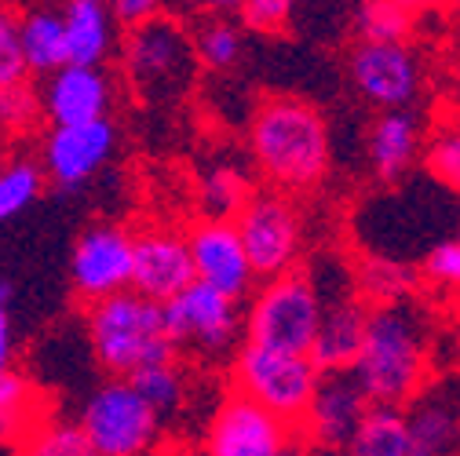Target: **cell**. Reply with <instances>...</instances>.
<instances>
[{
	"label": "cell",
	"instance_id": "cell-1",
	"mask_svg": "<svg viewBox=\"0 0 460 456\" xmlns=\"http://www.w3.org/2000/svg\"><path fill=\"white\" fill-rule=\"evenodd\" d=\"M431 362L435 321L431 307L417 293L369 307L351 373L373 406H406L417 398L431 383Z\"/></svg>",
	"mask_w": 460,
	"mask_h": 456
},
{
	"label": "cell",
	"instance_id": "cell-2",
	"mask_svg": "<svg viewBox=\"0 0 460 456\" xmlns=\"http://www.w3.org/2000/svg\"><path fill=\"white\" fill-rule=\"evenodd\" d=\"M249 161L274 190L293 197L318 190L332 168L325 113L300 95H267L249 121Z\"/></svg>",
	"mask_w": 460,
	"mask_h": 456
},
{
	"label": "cell",
	"instance_id": "cell-3",
	"mask_svg": "<svg viewBox=\"0 0 460 456\" xmlns=\"http://www.w3.org/2000/svg\"><path fill=\"white\" fill-rule=\"evenodd\" d=\"M113 59L121 70V88L143 110H172L198 88L201 66L190 26L172 12L125 26Z\"/></svg>",
	"mask_w": 460,
	"mask_h": 456
},
{
	"label": "cell",
	"instance_id": "cell-4",
	"mask_svg": "<svg viewBox=\"0 0 460 456\" xmlns=\"http://www.w3.org/2000/svg\"><path fill=\"white\" fill-rule=\"evenodd\" d=\"M84 336L95 365L106 376H132L143 365L176 355L161 318V303L136 289L84 303Z\"/></svg>",
	"mask_w": 460,
	"mask_h": 456
},
{
	"label": "cell",
	"instance_id": "cell-5",
	"mask_svg": "<svg viewBox=\"0 0 460 456\" xmlns=\"http://www.w3.org/2000/svg\"><path fill=\"white\" fill-rule=\"evenodd\" d=\"M161 318L176 355L205 365H226L245 336V303L205 281H190L187 289L168 296L161 303Z\"/></svg>",
	"mask_w": 460,
	"mask_h": 456
},
{
	"label": "cell",
	"instance_id": "cell-6",
	"mask_svg": "<svg viewBox=\"0 0 460 456\" xmlns=\"http://www.w3.org/2000/svg\"><path fill=\"white\" fill-rule=\"evenodd\" d=\"M348 81L373 110H420L435 88V70L417 40H355L348 51Z\"/></svg>",
	"mask_w": 460,
	"mask_h": 456
},
{
	"label": "cell",
	"instance_id": "cell-7",
	"mask_svg": "<svg viewBox=\"0 0 460 456\" xmlns=\"http://www.w3.org/2000/svg\"><path fill=\"white\" fill-rule=\"evenodd\" d=\"M95 456H157L164 452V424L128 376H106L77 417Z\"/></svg>",
	"mask_w": 460,
	"mask_h": 456
},
{
	"label": "cell",
	"instance_id": "cell-8",
	"mask_svg": "<svg viewBox=\"0 0 460 456\" xmlns=\"http://www.w3.org/2000/svg\"><path fill=\"white\" fill-rule=\"evenodd\" d=\"M318 314L322 300L314 281L307 277L304 267L263 277L245 300V336L249 344H263L274 351H293V355H311L314 332H318Z\"/></svg>",
	"mask_w": 460,
	"mask_h": 456
},
{
	"label": "cell",
	"instance_id": "cell-9",
	"mask_svg": "<svg viewBox=\"0 0 460 456\" xmlns=\"http://www.w3.org/2000/svg\"><path fill=\"white\" fill-rule=\"evenodd\" d=\"M226 369H230V390L252 398L256 406H263L267 413H274L289 427L300 424L311 394H314L318 373H322L311 362V355L274 351L263 344H249V339L238 344Z\"/></svg>",
	"mask_w": 460,
	"mask_h": 456
},
{
	"label": "cell",
	"instance_id": "cell-10",
	"mask_svg": "<svg viewBox=\"0 0 460 456\" xmlns=\"http://www.w3.org/2000/svg\"><path fill=\"white\" fill-rule=\"evenodd\" d=\"M234 226H238V238L245 245L256 281L304 267L307 226H304L300 197L274 190V187H256L249 201L238 208Z\"/></svg>",
	"mask_w": 460,
	"mask_h": 456
},
{
	"label": "cell",
	"instance_id": "cell-11",
	"mask_svg": "<svg viewBox=\"0 0 460 456\" xmlns=\"http://www.w3.org/2000/svg\"><path fill=\"white\" fill-rule=\"evenodd\" d=\"M113 153H118V125L113 118H99L81 125H48L33 157L44 168L48 187L74 194L106 172Z\"/></svg>",
	"mask_w": 460,
	"mask_h": 456
},
{
	"label": "cell",
	"instance_id": "cell-12",
	"mask_svg": "<svg viewBox=\"0 0 460 456\" xmlns=\"http://www.w3.org/2000/svg\"><path fill=\"white\" fill-rule=\"evenodd\" d=\"M296 438V427L278 420L252 398L226 390L205 420L201 456H278Z\"/></svg>",
	"mask_w": 460,
	"mask_h": 456
},
{
	"label": "cell",
	"instance_id": "cell-13",
	"mask_svg": "<svg viewBox=\"0 0 460 456\" xmlns=\"http://www.w3.org/2000/svg\"><path fill=\"white\" fill-rule=\"evenodd\" d=\"M70 289L81 303L132 289V231L121 223H92L70 249Z\"/></svg>",
	"mask_w": 460,
	"mask_h": 456
},
{
	"label": "cell",
	"instance_id": "cell-14",
	"mask_svg": "<svg viewBox=\"0 0 460 456\" xmlns=\"http://www.w3.org/2000/svg\"><path fill=\"white\" fill-rule=\"evenodd\" d=\"M37 99H40V118L44 125H81L99 121L113 113L118 102V81L110 77L106 66H77L63 63L37 77Z\"/></svg>",
	"mask_w": 460,
	"mask_h": 456
},
{
	"label": "cell",
	"instance_id": "cell-15",
	"mask_svg": "<svg viewBox=\"0 0 460 456\" xmlns=\"http://www.w3.org/2000/svg\"><path fill=\"white\" fill-rule=\"evenodd\" d=\"M369 406L373 402L366 398V390L351 369H322L311 402L296 424V434L307 445L343 449L351 442V434H355V427Z\"/></svg>",
	"mask_w": 460,
	"mask_h": 456
},
{
	"label": "cell",
	"instance_id": "cell-16",
	"mask_svg": "<svg viewBox=\"0 0 460 456\" xmlns=\"http://www.w3.org/2000/svg\"><path fill=\"white\" fill-rule=\"evenodd\" d=\"M187 249L194 263V281L212 285L230 300H249V293L256 289V274L234 219H198L187 231Z\"/></svg>",
	"mask_w": 460,
	"mask_h": 456
},
{
	"label": "cell",
	"instance_id": "cell-17",
	"mask_svg": "<svg viewBox=\"0 0 460 456\" xmlns=\"http://www.w3.org/2000/svg\"><path fill=\"white\" fill-rule=\"evenodd\" d=\"M194 281V263L187 234L172 226H143L132 231V289L164 303Z\"/></svg>",
	"mask_w": 460,
	"mask_h": 456
},
{
	"label": "cell",
	"instance_id": "cell-18",
	"mask_svg": "<svg viewBox=\"0 0 460 456\" xmlns=\"http://www.w3.org/2000/svg\"><path fill=\"white\" fill-rule=\"evenodd\" d=\"M424 113L420 110H376L366 125V168L376 183H402L424 153Z\"/></svg>",
	"mask_w": 460,
	"mask_h": 456
},
{
	"label": "cell",
	"instance_id": "cell-19",
	"mask_svg": "<svg viewBox=\"0 0 460 456\" xmlns=\"http://www.w3.org/2000/svg\"><path fill=\"white\" fill-rule=\"evenodd\" d=\"M410 456H460V380L428 383L406 406Z\"/></svg>",
	"mask_w": 460,
	"mask_h": 456
},
{
	"label": "cell",
	"instance_id": "cell-20",
	"mask_svg": "<svg viewBox=\"0 0 460 456\" xmlns=\"http://www.w3.org/2000/svg\"><path fill=\"white\" fill-rule=\"evenodd\" d=\"M63 33H66V63L106 66L121 44V22L106 0H63Z\"/></svg>",
	"mask_w": 460,
	"mask_h": 456
},
{
	"label": "cell",
	"instance_id": "cell-21",
	"mask_svg": "<svg viewBox=\"0 0 460 456\" xmlns=\"http://www.w3.org/2000/svg\"><path fill=\"white\" fill-rule=\"evenodd\" d=\"M132 387L150 402V409L161 417V424H176L190 413V402H194V376L187 369V358L172 355L164 362H154V365H143L139 373L128 376Z\"/></svg>",
	"mask_w": 460,
	"mask_h": 456
},
{
	"label": "cell",
	"instance_id": "cell-22",
	"mask_svg": "<svg viewBox=\"0 0 460 456\" xmlns=\"http://www.w3.org/2000/svg\"><path fill=\"white\" fill-rule=\"evenodd\" d=\"M19 51L30 77H44L66 63V33L59 8H26L19 12Z\"/></svg>",
	"mask_w": 460,
	"mask_h": 456
},
{
	"label": "cell",
	"instance_id": "cell-23",
	"mask_svg": "<svg viewBox=\"0 0 460 456\" xmlns=\"http://www.w3.org/2000/svg\"><path fill=\"white\" fill-rule=\"evenodd\" d=\"M256 190V180L245 164L238 161H216L208 164L198 180V205L201 219H234L238 208Z\"/></svg>",
	"mask_w": 460,
	"mask_h": 456
},
{
	"label": "cell",
	"instance_id": "cell-24",
	"mask_svg": "<svg viewBox=\"0 0 460 456\" xmlns=\"http://www.w3.org/2000/svg\"><path fill=\"white\" fill-rule=\"evenodd\" d=\"M198 66L208 74H230L238 70L245 55V30L234 15H198L190 26Z\"/></svg>",
	"mask_w": 460,
	"mask_h": 456
},
{
	"label": "cell",
	"instance_id": "cell-25",
	"mask_svg": "<svg viewBox=\"0 0 460 456\" xmlns=\"http://www.w3.org/2000/svg\"><path fill=\"white\" fill-rule=\"evenodd\" d=\"M348 456H410V427L402 406H369L358 420Z\"/></svg>",
	"mask_w": 460,
	"mask_h": 456
},
{
	"label": "cell",
	"instance_id": "cell-26",
	"mask_svg": "<svg viewBox=\"0 0 460 456\" xmlns=\"http://www.w3.org/2000/svg\"><path fill=\"white\" fill-rule=\"evenodd\" d=\"M355 289L358 296L373 307V303H387L398 296H413L420 289V274L413 263H402L394 256H380V252H366L355 267Z\"/></svg>",
	"mask_w": 460,
	"mask_h": 456
},
{
	"label": "cell",
	"instance_id": "cell-27",
	"mask_svg": "<svg viewBox=\"0 0 460 456\" xmlns=\"http://www.w3.org/2000/svg\"><path fill=\"white\" fill-rule=\"evenodd\" d=\"M48 190L44 168L33 153H12L0 161V226L26 215Z\"/></svg>",
	"mask_w": 460,
	"mask_h": 456
},
{
	"label": "cell",
	"instance_id": "cell-28",
	"mask_svg": "<svg viewBox=\"0 0 460 456\" xmlns=\"http://www.w3.org/2000/svg\"><path fill=\"white\" fill-rule=\"evenodd\" d=\"M420 164L442 190L460 197V113H435Z\"/></svg>",
	"mask_w": 460,
	"mask_h": 456
},
{
	"label": "cell",
	"instance_id": "cell-29",
	"mask_svg": "<svg viewBox=\"0 0 460 456\" xmlns=\"http://www.w3.org/2000/svg\"><path fill=\"white\" fill-rule=\"evenodd\" d=\"M19 456H95L81 424L66 417H33L19 434Z\"/></svg>",
	"mask_w": 460,
	"mask_h": 456
},
{
	"label": "cell",
	"instance_id": "cell-30",
	"mask_svg": "<svg viewBox=\"0 0 460 456\" xmlns=\"http://www.w3.org/2000/svg\"><path fill=\"white\" fill-rule=\"evenodd\" d=\"M420 26L424 22L394 0H358L351 12L355 40H417Z\"/></svg>",
	"mask_w": 460,
	"mask_h": 456
},
{
	"label": "cell",
	"instance_id": "cell-31",
	"mask_svg": "<svg viewBox=\"0 0 460 456\" xmlns=\"http://www.w3.org/2000/svg\"><path fill=\"white\" fill-rule=\"evenodd\" d=\"M44 125L40 118V99H37V84L15 81V84H0V139L4 143H19L26 136H33Z\"/></svg>",
	"mask_w": 460,
	"mask_h": 456
},
{
	"label": "cell",
	"instance_id": "cell-32",
	"mask_svg": "<svg viewBox=\"0 0 460 456\" xmlns=\"http://www.w3.org/2000/svg\"><path fill=\"white\" fill-rule=\"evenodd\" d=\"M37 413L40 409H37L33 383L22 373H15V369L0 373V442H4V438H19Z\"/></svg>",
	"mask_w": 460,
	"mask_h": 456
},
{
	"label": "cell",
	"instance_id": "cell-33",
	"mask_svg": "<svg viewBox=\"0 0 460 456\" xmlns=\"http://www.w3.org/2000/svg\"><path fill=\"white\" fill-rule=\"evenodd\" d=\"M296 12H300V0H242L234 19L242 22L245 33L278 37L293 26Z\"/></svg>",
	"mask_w": 460,
	"mask_h": 456
},
{
	"label": "cell",
	"instance_id": "cell-34",
	"mask_svg": "<svg viewBox=\"0 0 460 456\" xmlns=\"http://www.w3.org/2000/svg\"><path fill=\"white\" fill-rule=\"evenodd\" d=\"M26 63L19 51V12L0 0V84H15L26 81Z\"/></svg>",
	"mask_w": 460,
	"mask_h": 456
},
{
	"label": "cell",
	"instance_id": "cell-35",
	"mask_svg": "<svg viewBox=\"0 0 460 456\" xmlns=\"http://www.w3.org/2000/svg\"><path fill=\"white\" fill-rule=\"evenodd\" d=\"M435 92H438L435 99L438 113H460V40H449L446 63L435 74Z\"/></svg>",
	"mask_w": 460,
	"mask_h": 456
},
{
	"label": "cell",
	"instance_id": "cell-36",
	"mask_svg": "<svg viewBox=\"0 0 460 456\" xmlns=\"http://www.w3.org/2000/svg\"><path fill=\"white\" fill-rule=\"evenodd\" d=\"M106 4H110L113 15H118L121 26H132V22H143V19H150V15L168 12L172 0H106Z\"/></svg>",
	"mask_w": 460,
	"mask_h": 456
},
{
	"label": "cell",
	"instance_id": "cell-37",
	"mask_svg": "<svg viewBox=\"0 0 460 456\" xmlns=\"http://www.w3.org/2000/svg\"><path fill=\"white\" fill-rule=\"evenodd\" d=\"M394 4H402L410 15H417L420 22H431V19H446L453 0H394Z\"/></svg>",
	"mask_w": 460,
	"mask_h": 456
},
{
	"label": "cell",
	"instance_id": "cell-38",
	"mask_svg": "<svg viewBox=\"0 0 460 456\" xmlns=\"http://www.w3.org/2000/svg\"><path fill=\"white\" fill-rule=\"evenodd\" d=\"M12 358H15V325L8 303H0V373L12 369Z\"/></svg>",
	"mask_w": 460,
	"mask_h": 456
},
{
	"label": "cell",
	"instance_id": "cell-39",
	"mask_svg": "<svg viewBox=\"0 0 460 456\" xmlns=\"http://www.w3.org/2000/svg\"><path fill=\"white\" fill-rule=\"evenodd\" d=\"M242 0H183V8L194 15H234Z\"/></svg>",
	"mask_w": 460,
	"mask_h": 456
},
{
	"label": "cell",
	"instance_id": "cell-40",
	"mask_svg": "<svg viewBox=\"0 0 460 456\" xmlns=\"http://www.w3.org/2000/svg\"><path fill=\"white\" fill-rule=\"evenodd\" d=\"M446 26H449V40H460V0H453V8L446 15Z\"/></svg>",
	"mask_w": 460,
	"mask_h": 456
},
{
	"label": "cell",
	"instance_id": "cell-41",
	"mask_svg": "<svg viewBox=\"0 0 460 456\" xmlns=\"http://www.w3.org/2000/svg\"><path fill=\"white\" fill-rule=\"evenodd\" d=\"M304 456H348V449H329V445H307L304 442Z\"/></svg>",
	"mask_w": 460,
	"mask_h": 456
},
{
	"label": "cell",
	"instance_id": "cell-42",
	"mask_svg": "<svg viewBox=\"0 0 460 456\" xmlns=\"http://www.w3.org/2000/svg\"><path fill=\"white\" fill-rule=\"evenodd\" d=\"M278 456H304V442H300V434H296V438H293L289 445H285V449H281Z\"/></svg>",
	"mask_w": 460,
	"mask_h": 456
},
{
	"label": "cell",
	"instance_id": "cell-43",
	"mask_svg": "<svg viewBox=\"0 0 460 456\" xmlns=\"http://www.w3.org/2000/svg\"><path fill=\"white\" fill-rule=\"evenodd\" d=\"M12 300V289H8V281H4V274H0V303H8Z\"/></svg>",
	"mask_w": 460,
	"mask_h": 456
},
{
	"label": "cell",
	"instance_id": "cell-44",
	"mask_svg": "<svg viewBox=\"0 0 460 456\" xmlns=\"http://www.w3.org/2000/svg\"><path fill=\"white\" fill-rule=\"evenodd\" d=\"M4 157H8V143H4V139H0V161H4Z\"/></svg>",
	"mask_w": 460,
	"mask_h": 456
},
{
	"label": "cell",
	"instance_id": "cell-45",
	"mask_svg": "<svg viewBox=\"0 0 460 456\" xmlns=\"http://www.w3.org/2000/svg\"><path fill=\"white\" fill-rule=\"evenodd\" d=\"M453 241L460 245V219H456V226H453Z\"/></svg>",
	"mask_w": 460,
	"mask_h": 456
},
{
	"label": "cell",
	"instance_id": "cell-46",
	"mask_svg": "<svg viewBox=\"0 0 460 456\" xmlns=\"http://www.w3.org/2000/svg\"><path fill=\"white\" fill-rule=\"evenodd\" d=\"M157 456H183V452H157Z\"/></svg>",
	"mask_w": 460,
	"mask_h": 456
}]
</instances>
